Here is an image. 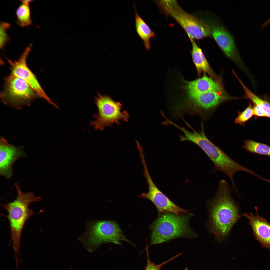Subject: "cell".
<instances>
[{"mask_svg":"<svg viewBox=\"0 0 270 270\" xmlns=\"http://www.w3.org/2000/svg\"><path fill=\"white\" fill-rule=\"evenodd\" d=\"M227 182L221 180L215 196L209 202L211 230L218 241L223 240L240 217Z\"/></svg>","mask_w":270,"mask_h":270,"instance_id":"obj_1","label":"cell"},{"mask_svg":"<svg viewBox=\"0 0 270 270\" xmlns=\"http://www.w3.org/2000/svg\"><path fill=\"white\" fill-rule=\"evenodd\" d=\"M200 126L201 130L199 132L194 130L190 125L188 126L192 132L187 130L184 127H181L180 130L184 134L179 136L180 140L192 142L200 147L214 164V168L212 172L218 171L223 172L230 179L233 188L236 189L233 179L234 174L239 171L252 174V170L237 163L212 143L206 136L202 123L200 124Z\"/></svg>","mask_w":270,"mask_h":270,"instance_id":"obj_2","label":"cell"},{"mask_svg":"<svg viewBox=\"0 0 270 270\" xmlns=\"http://www.w3.org/2000/svg\"><path fill=\"white\" fill-rule=\"evenodd\" d=\"M17 196L15 199L8 203L2 204L3 208L7 212L6 216L8 220L13 248L18 252L20 244L22 232L24 225L28 220L33 215V210L29 208L32 203L39 202L42 196H36L32 192H24L19 184L15 182Z\"/></svg>","mask_w":270,"mask_h":270,"instance_id":"obj_3","label":"cell"},{"mask_svg":"<svg viewBox=\"0 0 270 270\" xmlns=\"http://www.w3.org/2000/svg\"><path fill=\"white\" fill-rule=\"evenodd\" d=\"M192 214L178 216L167 212L160 214L150 227V245L167 242L178 237H196L189 225Z\"/></svg>","mask_w":270,"mask_h":270,"instance_id":"obj_4","label":"cell"},{"mask_svg":"<svg viewBox=\"0 0 270 270\" xmlns=\"http://www.w3.org/2000/svg\"><path fill=\"white\" fill-rule=\"evenodd\" d=\"M187 99L176 106L174 112L177 118L186 114L197 115L206 119L221 104L238 98L229 96L224 91H211L188 96Z\"/></svg>","mask_w":270,"mask_h":270,"instance_id":"obj_5","label":"cell"},{"mask_svg":"<svg viewBox=\"0 0 270 270\" xmlns=\"http://www.w3.org/2000/svg\"><path fill=\"white\" fill-rule=\"evenodd\" d=\"M87 230L80 238L86 250L91 252L104 243H113L120 245V241L126 242L133 246L123 234L116 222L108 220L94 221L88 224Z\"/></svg>","mask_w":270,"mask_h":270,"instance_id":"obj_6","label":"cell"},{"mask_svg":"<svg viewBox=\"0 0 270 270\" xmlns=\"http://www.w3.org/2000/svg\"><path fill=\"white\" fill-rule=\"evenodd\" d=\"M158 3L162 10L180 26L190 39L200 40L208 37L213 38L208 24L184 11L176 0H160Z\"/></svg>","mask_w":270,"mask_h":270,"instance_id":"obj_7","label":"cell"},{"mask_svg":"<svg viewBox=\"0 0 270 270\" xmlns=\"http://www.w3.org/2000/svg\"><path fill=\"white\" fill-rule=\"evenodd\" d=\"M95 100L98 113L94 115L95 119L90 124L95 129L103 130L106 127L111 126L114 124H120L122 120L128 122V113L126 110L122 111V106L120 102L115 101L108 95L99 93Z\"/></svg>","mask_w":270,"mask_h":270,"instance_id":"obj_8","label":"cell"},{"mask_svg":"<svg viewBox=\"0 0 270 270\" xmlns=\"http://www.w3.org/2000/svg\"><path fill=\"white\" fill-rule=\"evenodd\" d=\"M38 97L36 92L23 80L11 74L5 78L0 97L6 104L20 109L24 105H30Z\"/></svg>","mask_w":270,"mask_h":270,"instance_id":"obj_9","label":"cell"},{"mask_svg":"<svg viewBox=\"0 0 270 270\" xmlns=\"http://www.w3.org/2000/svg\"><path fill=\"white\" fill-rule=\"evenodd\" d=\"M32 46V44H30L26 47L18 60L12 61L8 59L10 66L11 74L24 80L36 92L39 97L44 99L49 103L58 108V106L46 95L36 76L27 65V59L31 51Z\"/></svg>","mask_w":270,"mask_h":270,"instance_id":"obj_10","label":"cell"},{"mask_svg":"<svg viewBox=\"0 0 270 270\" xmlns=\"http://www.w3.org/2000/svg\"><path fill=\"white\" fill-rule=\"evenodd\" d=\"M144 174L148 185V190L146 193L143 192L139 195V198H146L151 201L156 206L159 214L166 211L178 215L190 211L182 208L171 201L155 185L147 166H144Z\"/></svg>","mask_w":270,"mask_h":270,"instance_id":"obj_11","label":"cell"},{"mask_svg":"<svg viewBox=\"0 0 270 270\" xmlns=\"http://www.w3.org/2000/svg\"><path fill=\"white\" fill-rule=\"evenodd\" d=\"M26 153L22 146L9 143L4 138L0 140V174L8 179L13 174V166L19 158L25 157Z\"/></svg>","mask_w":270,"mask_h":270,"instance_id":"obj_12","label":"cell"},{"mask_svg":"<svg viewBox=\"0 0 270 270\" xmlns=\"http://www.w3.org/2000/svg\"><path fill=\"white\" fill-rule=\"evenodd\" d=\"M209 25L212 36L224 53L234 60L238 58V52L232 36L222 25L211 22Z\"/></svg>","mask_w":270,"mask_h":270,"instance_id":"obj_13","label":"cell"},{"mask_svg":"<svg viewBox=\"0 0 270 270\" xmlns=\"http://www.w3.org/2000/svg\"><path fill=\"white\" fill-rule=\"evenodd\" d=\"M256 215L252 213H245L243 215L249 220L253 234L256 239L262 246L270 250V224L264 218L258 214Z\"/></svg>","mask_w":270,"mask_h":270,"instance_id":"obj_14","label":"cell"},{"mask_svg":"<svg viewBox=\"0 0 270 270\" xmlns=\"http://www.w3.org/2000/svg\"><path fill=\"white\" fill-rule=\"evenodd\" d=\"M188 96L211 91H224L222 81L208 76L206 74L201 78L191 81H185Z\"/></svg>","mask_w":270,"mask_h":270,"instance_id":"obj_15","label":"cell"},{"mask_svg":"<svg viewBox=\"0 0 270 270\" xmlns=\"http://www.w3.org/2000/svg\"><path fill=\"white\" fill-rule=\"evenodd\" d=\"M192 49L191 54L192 61L196 67L199 76L201 73H207L210 77L214 80L222 81L215 73L211 67L201 49L197 45L194 40L190 39Z\"/></svg>","mask_w":270,"mask_h":270,"instance_id":"obj_16","label":"cell"},{"mask_svg":"<svg viewBox=\"0 0 270 270\" xmlns=\"http://www.w3.org/2000/svg\"><path fill=\"white\" fill-rule=\"evenodd\" d=\"M134 6L135 12V23L136 32L142 41L146 50H149L151 47L150 40L155 37V34L139 15L134 4Z\"/></svg>","mask_w":270,"mask_h":270,"instance_id":"obj_17","label":"cell"},{"mask_svg":"<svg viewBox=\"0 0 270 270\" xmlns=\"http://www.w3.org/2000/svg\"><path fill=\"white\" fill-rule=\"evenodd\" d=\"M22 4L17 8L16 23L22 28L30 26L32 24L30 4L34 0H20Z\"/></svg>","mask_w":270,"mask_h":270,"instance_id":"obj_18","label":"cell"},{"mask_svg":"<svg viewBox=\"0 0 270 270\" xmlns=\"http://www.w3.org/2000/svg\"><path fill=\"white\" fill-rule=\"evenodd\" d=\"M239 81L244 90L246 95L245 98L250 100L253 104L259 106L263 111L266 117L270 118V102L262 99L254 94L245 85L241 80H240Z\"/></svg>","mask_w":270,"mask_h":270,"instance_id":"obj_19","label":"cell"},{"mask_svg":"<svg viewBox=\"0 0 270 270\" xmlns=\"http://www.w3.org/2000/svg\"><path fill=\"white\" fill-rule=\"evenodd\" d=\"M242 147L248 152L270 156V146L265 144L248 140Z\"/></svg>","mask_w":270,"mask_h":270,"instance_id":"obj_20","label":"cell"},{"mask_svg":"<svg viewBox=\"0 0 270 270\" xmlns=\"http://www.w3.org/2000/svg\"><path fill=\"white\" fill-rule=\"evenodd\" d=\"M254 115L253 106L250 102L247 107L243 111H238L235 120L236 124L244 126L245 123Z\"/></svg>","mask_w":270,"mask_h":270,"instance_id":"obj_21","label":"cell"},{"mask_svg":"<svg viewBox=\"0 0 270 270\" xmlns=\"http://www.w3.org/2000/svg\"><path fill=\"white\" fill-rule=\"evenodd\" d=\"M11 26L8 22L1 21L0 24V48L4 50V47L10 40V37L6 31Z\"/></svg>","mask_w":270,"mask_h":270,"instance_id":"obj_22","label":"cell"},{"mask_svg":"<svg viewBox=\"0 0 270 270\" xmlns=\"http://www.w3.org/2000/svg\"><path fill=\"white\" fill-rule=\"evenodd\" d=\"M146 248L147 261L146 266L144 270H160L162 266L164 264L181 255V253L179 254L162 263L158 264H156L152 262L150 260L148 246H146Z\"/></svg>","mask_w":270,"mask_h":270,"instance_id":"obj_23","label":"cell"},{"mask_svg":"<svg viewBox=\"0 0 270 270\" xmlns=\"http://www.w3.org/2000/svg\"><path fill=\"white\" fill-rule=\"evenodd\" d=\"M254 114L256 116L266 117L262 108L258 106L253 104Z\"/></svg>","mask_w":270,"mask_h":270,"instance_id":"obj_24","label":"cell"},{"mask_svg":"<svg viewBox=\"0 0 270 270\" xmlns=\"http://www.w3.org/2000/svg\"><path fill=\"white\" fill-rule=\"evenodd\" d=\"M270 23V18L264 22L261 26V28H263L265 26Z\"/></svg>","mask_w":270,"mask_h":270,"instance_id":"obj_25","label":"cell"}]
</instances>
